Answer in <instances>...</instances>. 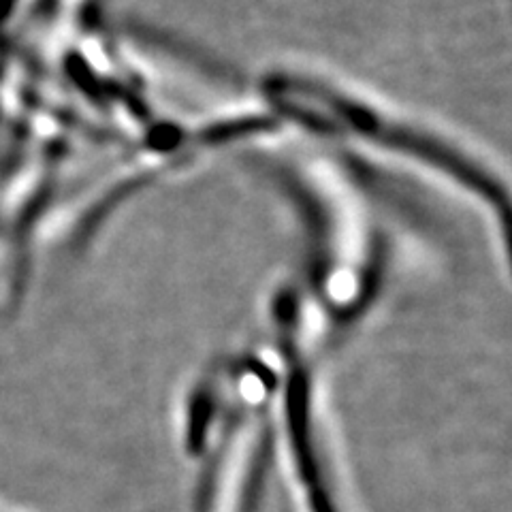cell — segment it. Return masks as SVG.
Returning <instances> with one entry per match:
<instances>
[{
    "label": "cell",
    "mask_w": 512,
    "mask_h": 512,
    "mask_svg": "<svg viewBox=\"0 0 512 512\" xmlns=\"http://www.w3.org/2000/svg\"><path fill=\"white\" fill-rule=\"evenodd\" d=\"M15 7V0H0V26H3Z\"/></svg>",
    "instance_id": "6da1fadb"
}]
</instances>
